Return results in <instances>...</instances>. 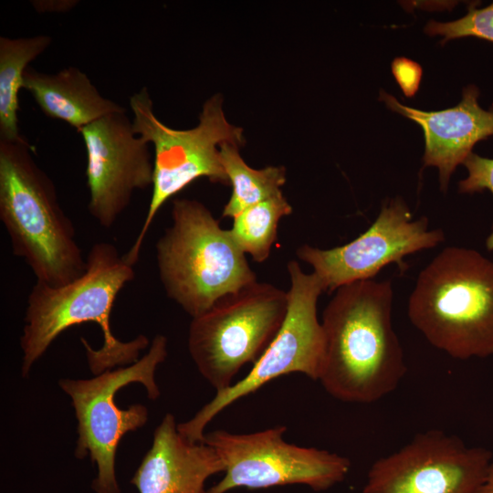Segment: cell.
I'll use <instances>...</instances> for the list:
<instances>
[{
  "label": "cell",
  "instance_id": "6da1fadb",
  "mask_svg": "<svg viewBox=\"0 0 493 493\" xmlns=\"http://www.w3.org/2000/svg\"><path fill=\"white\" fill-rule=\"evenodd\" d=\"M389 280L356 281L335 290L323 310L324 356L319 380L332 397L371 404L389 394L406 372L392 325Z\"/></svg>",
  "mask_w": 493,
  "mask_h": 493
},
{
  "label": "cell",
  "instance_id": "7a4b0ae2",
  "mask_svg": "<svg viewBox=\"0 0 493 493\" xmlns=\"http://www.w3.org/2000/svg\"><path fill=\"white\" fill-rule=\"evenodd\" d=\"M134 266L121 256L114 245L94 244L86 258L85 271L73 281L52 287L37 281L28 298L20 338L22 375L26 377L35 362L66 330L85 322L98 324L103 345L92 349L81 338L93 374L130 365L149 345L144 335L130 341H119L110 329V314L119 293L135 277Z\"/></svg>",
  "mask_w": 493,
  "mask_h": 493
},
{
  "label": "cell",
  "instance_id": "3957f363",
  "mask_svg": "<svg viewBox=\"0 0 493 493\" xmlns=\"http://www.w3.org/2000/svg\"><path fill=\"white\" fill-rule=\"evenodd\" d=\"M32 151L24 136L0 140V219L13 254L27 264L37 281L59 287L85 271L86 259L56 186Z\"/></svg>",
  "mask_w": 493,
  "mask_h": 493
},
{
  "label": "cell",
  "instance_id": "277c9868",
  "mask_svg": "<svg viewBox=\"0 0 493 493\" xmlns=\"http://www.w3.org/2000/svg\"><path fill=\"white\" fill-rule=\"evenodd\" d=\"M407 314L452 358L493 355V261L473 249L446 247L419 273Z\"/></svg>",
  "mask_w": 493,
  "mask_h": 493
},
{
  "label": "cell",
  "instance_id": "5b68a950",
  "mask_svg": "<svg viewBox=\"0 0 493 493\" xmlns=\"http://www.w3.org/2000/svg\"><path fill=\"white\" fill-rule=\"evenodd\" d=\"M161 283L193 319L226 295L257 281L229 230L201 202L173 201L172 225L155 246Z\"/></svg>",
  "mask_w": 493,
  "mask_h": 493
},
{
  "label": "cell",
  "instance_id": "8992f818",
  "mask_svg": "<svg viewBox=\"0 0 493 493\" xmlns=\"http://www.w3.org/2000/svg\"><path fill=\"white\" fill-rule=\"evenodd\" d=\"M134 131L154 148L152 192L147 214L133 244L124 254L134 266L145 236L161 207L192 182L205 177L212 183L229 184L220 157V144L244 145L243 130L226 118L223 98L207 99L198 124L188 130H176L163 123L153 112L146 88L130 98Z\"/></svg>",
  "mask_w": 493,
  "mask_h": 493
},
{
  "label": "cell",
  "instance_id": "52a82bcc",
  "mask_svg": "<svg viewBox=\"0 0 493 493\" xmlns=\"http://www.w3.org/2000/svg\"><path fill=\"white\" fill-rule=\"evenodd\" d=\"M167 339L156 335L150 349L137 362L105 371L90 379H60L59 387L72 402L78 421L75 456H89L97 476L91 487L95 493H121L116 477L115 458L123 435L148 421V409L136 404L127 409L115 403L116 393L130 383H142L148 397L156 400L160 390L155 383L157 367L167 357Z\"/></svg>",
  "mask_w": 493,
  "mask_h": 493
},
{
  "label": "cell",
  "instance_id": "ba28073f",
  "mask_svg": "<svg viewBox=\"0 0 493 493\" xmlns=\"http://www.w3.org/2000/svg\"><path fill=\"white\" fill-rule=\"evenodd\" d=\"M288 306V292L256 281L192 320L189 353L216 393L231 386L245 364L260 358L281 328Z\"/></svg>",
  "mask_w": 493,
  "mask_h": 493
},
{
  "label": "cell",
  "instance_id": "9c48e42d",
  "mask_svg": "<svg viewBox=\"0 0 493 493\" xmlns=\"http://www.w3.org/2000/svg\"><path fill=\"white\" fill-rule=\"evenodd\" d=\"M288 312L278 334L243 379L217 392L191 419L177 424L179 433L189 441L203 442L206 425L220 412L279 376L299 372L319 380L324 335L317 302L323 286L315 273H305L295 260L288 263Z\"/></svg>",
  "mask_w": 493,
  "mask_h": 493
},
{
  "label": "cell",
  "instance_id": "30bf717a",
  "mask_svg": "<svg viewBox=\"0 0 493 493\" xmlns=\"http://www.w3.org/2000/svg\"><path fill=\"white\" fill-rule=\"evenodd\" d=\"M286 430V426L278 425L250 434L226 430L205 433L203 442L215 451L225 467L224 477L206 493L292 484L322 491L344 480L351 469L349 458L288 443L284 439Z\"/></svg>",
  "mask_w": 493,
  "mask_h": 493
},
{
  "label": "cell",
  "instance_id": "8fae6325",
  "mask_svg": "<svg viewBox=\"0 0 493 493\" xmlns=\"http://www.w3.org/2000/svg\"><path fill=\"white\" fill-rule=\"evenodd\" d=\"M490 450L467 446L438 429L417 434L370 467L363 493H476L493 462Z\"/></svg>",
  "mask_w": 493,
  "mask_h": 493
},
{
  "label": "cell",
  "instance_id": "7c38bea8",
  "mask_svg": "<svg viewBox=\"0 0 493 493\" xmlns=\"http://www.w3.org/2000/svg\"><path fill=\"white\" fill-rule=\"evenodd\" d=\"M445 240L441 229L428 228L423 216L414 220L400 198L384 203L371 226L348 244L330 249L303 245L297 249L299 259L313 267L324 291L361 280H369L389 264L404 268V257L436 246Z\"/></svg>",
  "mask_w": 493,
  "mask_h": 493
},
{
  "label": "cell",
  "instance_id": "4fadbf2b",
  "mask_svg": "<svg viewBox=\"0 0 493 493\" xmlns=\"http://www.w3.org/2000/svg\"><path fill=\"white\" fill-rule=\"evenodd\" d=\"M87 152L88 210L100 226L111 227L133 193L152 185L149 143L125 112L104 116L79 131Z\"/></svg>",
  "mask_w": 493,
  "mask_h": 493
},
{
  "label": "cell",
  "instance_id": "5bb4252c",
  "mask_svg": "<svg viewBox=\"0 0 493 493\" xmlns=\"http://www.w3.org/2000/svg\"><path fill=\"white\" fill-rule=\"evenodd\" d=\"M479 92L469 85L455 107L425 111L401 104L393 96L380 91L379 100L393 111L416 122L425 136L424 167L435 166L439 172L440 188L446 192L455 169L472 152L473 146L493 135V111L483 110Z\"/></svg>",
  "mask_w": 493,
  "mask_h": 493
},
{
  "label": "cell",
  "instance_id": "9a60e30c",
  "mask_svg": "<svg viewBox=\"0 0 493 493\" xmlns=\"http://www.w3.org/2000/svg\"><path fill=\"white\" fill-rule=\"evenodd\" d=\"M224 471L215 451L183 436L174 415L166 414L131 483L139 493H206L205 481Z\"/></svg>",
  "mask_w": 493,
  "mask_h": 493
},
{
  "label": "cell",
  "instance_id": "2e32d148",
  "mask_svg": "<svg viewBox=\"0 0 493 493\" xmlns=\"http://www.w3.org/2000/svg\"><path fill=\"white\" fill-rule=\"evenodd\" d=\"M22 89L32 95L45 115L78 131L104 116L126 112L123 106L101 96L87 74L75 67L56 74L27 68Z\"/></svg>",
  "mask_w": 493,
  "mask_h": 493
},
{
  "label": "cell",
  "instance_id": "e0dca14e",
  "mask_svg": "<svg viewBox=\"0 0 493 493\" xmlns=\"http://www.w3.org/2000/svg\"><path fill=\"white\" fill-rule=\"evenodd\" d=\"M52 39L47 35L0 37V140L16 141L18 127V94L28 64L42 54Z\"/></svg>",
  "mask_w": 493,
  "mask_h": 493
},
{
  "label": "cell",
  "instance_id": "ac0fdd59",
  "mask_svg": "<svg viewBox=\"0 0 493 493\" xmlns=\"http://www.w3.org/2000/svg\"><path fill=\"white\" fill-rule=\"evenodd\" d=\"M238 147L230 142L219 146L221 162L232 186L231 196L223 209L224 217L234 218L247 207L282 193L286 183L285 167L253 169L243 160Z\"/></svg>",
  "mask_w": 493,
  "mask_h": 493
},
{
  "label": "cell",
  "instance_id": "d6986e66",
  "mask_svg": "<svg viewBox=\"0 0 493 493\" xmlns=\"http://www.w3.org/2000/svg\"><path fill=\"white\" fill-rule=\"evenodd\" d=\"M291 212V205L280 193L235 216L230 235L245 255L248 254L256 262H264L277 240L279 220Z\"/></svg>",
  "mask_w": 493,
  "mask_h": 493
},
{
  "label": "cell",
  "instance_id": "ffe728a7",
  "mask_svg": "<svg viewBox=\"0 0 493 493\" xmlns=\"http://www.w3.org/2000/svg\"><path fill=\"white\" fill-rule=\"evenodd\" d=\"M424 30L430 36H442V45L464 37H475L493 42V3L481 9H469L465 16L451 22L430 20Z\"/></svg>",
  "mask_w": 493,
  "mask_h": 493
},
{
  "label": "cell",
  "instance_id": "44dd1931",
  "mask_svg": "<svg viewBox=\"0 0 493 493\" xmlns=\"http://www.w3.org/2000/svg\"><path fill=\"white\" fill-rule=\"evenodd\" d=\"M463 164L468 171V176L458 183L459 193L473 194L488 189L493 194V159L470 152ZM486 246L488 250H493V226Z\"/></svg>",
  "mask_w": 493,
  "mask_h": 493
},
{
  "label": "cell",
  "instance_id": "7402d4cb",
  "mask_svg": "<svg viewBox=\"0 0 493 493\" xmlns=\"http://www.w3.org/2000/svg\"><path fill=\"white\" fill-rule=\"evenodd\" d=\"M392 73L406 97H414L420 86L422 67L415 61L399 57L393 60Z\"/></svg>",
  "mask_w": 493,
  "mask_h": 493
},
{
  "label": "cell",
  "instance_id": "603a6c76",
  "mask_svg": "<svg viewBox=\"0 0 493 493\" xmlns=\"http://www.w3.org/2000/svg\"><path fill=\"white\" fill-rule=\"evenodd\" d=\"M33 3L36 9L41 12H62L70 9L77 4V1H52L53 4H51V1H46L47 4H44L43 1H38L37 3L39 4H36L35 2Z\"/></svg>",
  "mask_w": 493,
  "mask_h": 493
},
{
  "label": "cell",
  "instance_id": "cb8c5ba5",
  "mask_svg": "<svg viewBox=\"0 0 493 493\" xmlns=\"http://www.w3.org/2000/svg\"><path fill=\"white\" fill-rule=\"evenodd\" d=\"M476 493H493V462L489 466L484 482Z\"/></svg>",
  "mask_w": 493,
  "mask_h": 493
}]
</instances>
